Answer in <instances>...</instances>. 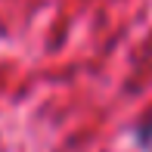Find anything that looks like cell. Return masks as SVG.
Wrapping results in <instances>:
<instances>
[{
  "instance_id": "cell-1",
  "label": "cell",
  "mask_w": 152,
  "mask_h": 152,
  "mask_svg": "<svg viewBox=\"0 0 152 152\" xmlns=\"http://www.w3.org/2000/svg\"><path fill=\"white\" fill-rule=\"evenodd\" d=\"M137 143H140L146 152H152V115H149L146 121L137 124Z\"/></svg>"
}]
</instances>
